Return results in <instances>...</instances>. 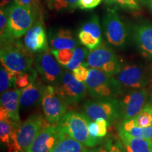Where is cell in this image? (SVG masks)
<instances>
[{"label":"cell","instance_id":"74e56055","mask_svg":"<svg viewBox=\"0 0 152 152\" xmlns=\"http://www.w3.org/2000/svg\"><path fill=\"white\" fill-rule=\"evenodd\" d=\"M14 1L15 3L18 4L31 7L37 11L38 0H14Z\"/></svg>","mask_w":152,"mask_h":152},{"label":"cell","instance_id":"44dd1931","mask_svg":"<svg viewBox=\"0 0 152 152\" xmlns=\"http://www.w3.org/2000/svg\"><path fill=\"white\" fill-rule=\"evenodd\" d=\"M87 147L61 131L60 137L51 152H88Z\"/></svg>","mask_w":152,"mask_h":152},{"label":"cell","instance_id":"4316f807","mask_svg":"<svg viewBox=\"0 0 152 152\" xmlns=\"http://www.w3.org/2000/svg\"><path fill=\"white\" fill-rule=\"evenodd\" d=\"M77 37L80 42L90 50L96 49L99 46L102 41V39H98L91 33L83 30H80Z\"/></svg>","mask_w":152,"mask_h":152},{"label":"cell","instance_id":"60d3db41","mask_svg":"<svg viewBox=\"0 0 152 152\" xmlns=\"http://www.w3.org/2000/svg\"><path fill=\"white\" fill-rule=\"evenodd\" d=\"M88 152H109V150L107 149L105 142L104 144L99 146V147H93V149L89 150Z\"/></svg>","mask_w":152,"mask_h":152},{"label":"cell","instance_id":"7c38bea8","mask_svg":"<svg viewBox=\"0 0 152 152\" xmlns=\"http://www.w3.org/2000/svg\"><path fill=\"white\" fill-rule=\"evenodd\" d=\"M54 87L57 93L68 104L79 103L85 97L87 92L85 83L77 80L69 71H64Z\"/></svg>","mask_w":152,"mask_h":152},{"label":"cell","instance_id":"9c48e42d","mask_svg":"<svg viewBox=\"0 0 152 152\" xmlns=\"http://www.w3.org/2000/svg\"><path fill=\"white\" fill-rule=\"evenodd\" d=\"M83 111L92 121L103 118L107 121L109 125L120 118L118 99L87 101L83 104Z\"/></svg>","mask_w":152,"mask_h":152},{"label":"cell","instance_id":"f6af8a7d","mask_svg":"<svg viewBox=\"0 0 152 152\" xmlns=\"http://www.w3.org/2000/svg\"><path fill=\"white\" fill-rule=\"evenodd\" d=\"M151 104H152V95H151Z\"/></svg>","mask_w":152,"mask_h":152},{"label":"cell","instance_id":"d6a6232c","mask_svg":"<svg viewBox=\"0 0 152 152\" xmlns=\"http://www.w3.org/2000/svg\"><path fill=\"white\" fill-rule=\"evenodd\" d=\"M127 132L135 137L146 138L152 140V125L147 128H140L134 126Z\"/></svg>","mask_w":152,"mask_h":152},{"label":"cell","instance_id":"2e32d148","mask_svg":"<svg viewBox=\"0 0 152 152\" xmlns=\"http://www.w3.org/2000/svg\"><path fill=\"white\" fill-rule=\"evenodd\" d=\"M132 37L139 52L148 60H152V24L144 23L135 25Z\"/></svg>","mask_w":152,"mask_h":152},{"label":"cell","instance_id":"52a82bcc","mask_svg":"<svg viewBox=\"0 0 152 152\" xmlns=\"http://www.w3.org/2000/svg\"><path fill=\"white\" fill-rule=\"evenodd\" d=\"M86 60L89 67L99 69L111 76L118 73L123 66L113 49L103 42L88 52Z\"/></svg>","mask_w":152,"mask_h":152},{"label":"cell","instance_id":"f546056e","mask_svg":"<svg viewBox=\"0 0 152 152\" xmlns=\"http://www.w3.org/2000/svg\"><path fill=\"white\" fill-rule=\"evenodd\" d=\"M16 75L7 71L2 65L0 68V92H5L9 87L14 85Z\"/></svg>","mask_w":152,"mask_h":152},{"label":"cell","instance_id":"5b68a950","mask_svg":"<svg viewBox=\"0 0 152 152\" xmlns=\"http://www.w3.org/2000/svg\"><path fill=\"white\" fill-rule=\"evenodd\" d=\"M85 84L87 92L95 99H117L123 94L113 76L96 68H90Z\"/></svg>","mask_w":152,"mask_h":152},{"label":"cell","instance_id":"1f68e13d","mask_svg":"<svg viewBox=\"0 0 152 152\" xmlns=\"http://www.w3.org/2000/svg\"><path fill=\"white\" fill-rule=\"evenodd\" d=\"M105 144L109 152H126L122 142L114 136L108 137Z\"/></svg>","mask_w":152,"mask_h":152},{"label":"cell","instance_id":"d4e9b609","mask_svg":"<svg viewBox=\"0 0 152 152\" xmlns=\"http://www.w3.org/2000/svg\"><path fill=\"white\" fill-rule=\"evenodd\" d=\"M88 50L87 47H83L80 46H77L73 49V56L72 58L71 61L67 66L66 68L68 71H73L76 68H77L84 62L85 58H87V54H88Z\"/></svg>","mask_w":152,"mask_h":152},{"label":"cell","instance_id":"b9f144b4","mask_svg":"<svg viewBox=\"0 0 152 152\" xmlns=\"http://www.w3.org/2000/svg\"><path fill=\"white\" fill-rule=\"evenodd\" d=\"M11 1H12V0H1V4H0L1 8H4L5 6L8 5Z\"/></svg>","mask_w":152,"mask_h":152},{"label":"cell","instance_id":"9a60e30c","mask_svg":"<svg viewBox=\"0 0 152 152\" xmlns=\"http://www.w3.org/2000/svg\"><path fill=\"white\" fill-rule=\"evenodd\" d=\"M61 132L57 124L48 125L37 134L28 152H51L58 142Z\"/></svg>","mask_w":152,"mask_h":152},{"label":"cell","instance_id":"83f0119b","mask_svg":"<svg viewBox=\"0 0 152 152\" xmlns=\"http://www.w3.org/2000/svg\"><path fill=\"white\" fill-rule=\"evenodd\" d=\"M88 32L98 39H102V30L99 24V20L97 16L93 15L90 19L82 26L81 29Z\"/></svg>","mask_w":152,"mask_h":152},{"label":"cell","instance_id":"8fae6325","mask_svg":"<svg viewBox=\"0 0 152 152\" xmlns=\"http://www.w3.org/2000/svg\"><path fill=\"white\" fill-rule=\"evenodd\" d=\"M118 99L120 118L124 120L137 115L147 104L149 90L146 87L127 91Z\"/></svg>","mask_w":152,"mask_h":152},{"label":"cell","instance_id":"836d02e7","mask_svg":"<svg viewBox=\"0 0 152 152\" xmlns=\"http://www.w3.org/2000/svg\"><path fill=\"white\" fill-rule=\"evenodd\" d=\"M88 66H89L87 64V62L83 63L82 65L72 71V73L77 80L85 83L88 77L89 74H90V68H87Z\"/></svg>","mask_w":152,"mask_h":152},{"label":"cell","instance_id":"ee69618b","mask_svg":"<svg viewBox=\"0 0 152 152\" xmlns=\"http://www.w3.org/2000/svg\"><path fill=\"white\" fill-rule=\"evenodd\" d=\"M149 4L151 7V9H152V0H149Z\"/></svg>","mask_w":152,"mask_h":152},{"label":"cell","instance_id":"f1b7e54d","mask_svg":"<svg viewBox=\"0 0 152 152\" xmlns=\"http://www.w3.org/2000/svg\"><path fill=\"white\" fill-rule=\"evenodd\" d=\"M50 52L58 64L64 68L69 64L73 56V49H52Z\"/></svg>","mask_w":152,"mask_h":152},{"label":"cell","instance_id":"8992f818","mask_svg":"<svg viewBox=\"0 0 152 152\" xmlns=\"http://www.w3.org/2000/svg\"><path fill=\"white\" fill-rule=\"evenodd\" d=\"M7 8L9 35L13 39H18L26 34L35 23L37 11L31 7L15 2Z\"/></svg>","mask_w":152,"mask_h":152},{"label":"cell","instance_id":"5bb4252c","mask_svg":"<svg viewBox=\"0 0 152 152\" xmlns=\"http://www.w3.org/2000/svg\"><path fill=\"white\" fill-rule=\"evenodd\" d=\"M24 46L31 54H39L49 49L48 36L42 21L35 22L26 33Z\"/></svg>","mask_w":152,"mask_h":152},{"label":"cell","instance_id":"ba28073f","mask_svg":"<svg viewBox=\"0 0 152 152\" xmlns=\"http://www.w3.org/2000/svg\"><path fill=\"white\" fill-rule=\"evenodd\" d=\"M40 103L45 119L50 124H58L67 112L68 104L57 93L54 85H45Z\"/></svg>","mask_w":152,"mask_h":152},{"label":"cell","instance_id":"d6986e66","mask_svg":"<svg viewBox=\"0 0 152 152\" xmlns=\"http://www.w3.org/2000/svg\"><path fill=\"white\" fill-rule=\"evenodd\" d=\"M45 86L41 81L36 80L22 89L20 97V106L22 107H30L40 103Z\"/></svg>","mask_w":152,"mask_h":152},{"label":"cell","instance_id":"e0dca14e","mask_svg":"<svg viewBox=\"0 0 152 152\" xmlns=\"http://www.w3.org/2000/svg\"><path fill=\"white\" fill-rule=\"evenodd\" d=\"M118 133L126 152H152V140L133 137L118 127Z\"/></svg>","mask_w":152,"mask_h":152},{"label":"cell","instance_id":"ab89813d","mask_svg":"<svg viewBox=\"0 0 152 152\" xmlns=\"http://www.w3.org/2000/svg\"><path fill=\"white\" fill-rule=\"evenodd\" d=\"M11 118L10 115H9L8 111L4 108L3 106H1L0 108V121H4V120H8Z\"/></svg>","mask_w":152,"mask_h":152},{"label":"cell","instance_id":"3957f363","mask_svg":"<svg viewBox=\"0 0 152 152\" xmlns=\"http://www.w3.org/2000/svg\"><path fill=\"white\" fill-rule=\"evenodd\" d=\"M90 121L85 113L70 111L66 112L57 125L61 130L85 147L93 148L103 142V140L91 136L88 128Z\"/></svg>","mask_w":152,"mask_h":152},{"label":"cell","instance_id":"f35d334b","mask_svg":"<svg viewBox=\"0 0 152 152\" xmlns=\"http://www.w3.org/2000/svg\"><path fill=\"white\" fill-rule=\"evenodd\" d=\"M88 128H89V132H90V134H91V136L93 137L94 138L101 139L99 137L98 128H97V125H96V121L90 120V122H89ZM102 140H103V139H102Z\"/></svg>","mask_w":152,"mask_h":152},{"label":"cell","instance_id":"6da1fadb","mask_svg":"<svg viewBox=\"0 0 152 152\" xmlns=\"http://www.w3.org/2000/svg\"><path fill=\"white\" fill-rule=\"evenodd\" d=\"M49 125L41 115H33L23 123H17L11 133L9 152H28L37 134Z\"/></svg>","mask_w":152,"mask_h":152},{"label":"cell","instance_id":"7402d4cb","mask_svg":"<svg viewBox=\"0 0 152 152\" xmlns=\"http://www.w3.org/2000/svg\"><path fill=\"white\" fill-rule=\"evenodd\" d=\"M36 70L31 68L28 71L17 74L14 80V87L18 90H22L28 86L37 78V73Z\"/></svg>","mask_w":152,"mask_h":152},{"label":"cell","instance_id":"ac0fdd59","mask_svg":"<svg viewBox=\"0 0 152 152\" xmlns=\"http://www.w3.org/2000/svg\"><path fill=\"white\" fill-rule=\"evenodd\" d=\"M49 42L52 49H74L79 45L70 30L65 28L51 31L49 35Z\"/></svg>","mask_w":152,"mask_h":152},{"label":"cell","instance_id":"277c9868","mask_svg":"<svg viewBox=\"0 0 152 152\" xmlns=\"http://www.w3.org/2000/svg\"><path fill=\"white\" fill-rule=\"evenodd\" d=\"M123 94L131 90H137L152 84V64H127L113 75Z\"/></svg>","mask_w":152,"mask_h":152},{"label":"cell","instance_id":"484cf974","mask_svg":"<svg viewBox=\"0 0 152 152\" xmlns=\"http://www.w3.org/2000/svg\"><path fill=\"white\" fill-rule=\"evenodd\" d=\"M0 37L1 42L12 39L9 33L8 8H1L0 10Z\"/></svg>","mask_w":152,"mask_h":152},{"label":"cell","instance_id":"8d00e7d4","mask_svg":"<svg viewBox=\"0 0 152 152\" xmlns=\"http://www.w3.org/2000/svg\"><path fill=\"white\" fill-rule=\"evenodd\" d=\"M96 125L98 128V134L99 137L101 139H104L107 134V128L109 125V123L107 121L103 118H100L96 120Z\"/></svg>","mask_w":152,"mask_h":152},{"label":"cell","instance_id":"30bf717a","mask_svg":"<svg viewBox=\"0 0 152 152\" xmlns=\"http://www.w3.org/2000/svg\"><path fill=\"white\" fill-rule=\"evenodd\" d=\"M104 33L106 40L112 46L121 48L128 42L129 32L117 11L111 9L104 17Z\"/></svg>","mask_w":152,"mask_h":152},{"label":"cell","instance_id":"ffe728a7","mask_svg":"<svg viewBox=\"0 0 152 152\" xmlns=\"http://www.w3.org/2000/svg\"><path fill=\"white\" fill-rule=\"evenodd\" d=\"M20 93L21 90L15 89L6 91L1 95V106L8 111L11 119L16 122H20L19 117Z\"/></svg>","mask_w":152,"mask_h":152},{"label":"cell","instance_id":"4dcf8cb0","mask_svg":"<svg viewBox=\"0 0 152 152\" xmlns=\"http://www.w3.org/2000/svg\"><path fill=\"white\" fill-rule=\"evenodd\" d=\"M79 0H47V6L50 9L59 11L66 9L77 8Z\"/></svg>","mask_w":152,"mask_h":152},{"label":"cell","instance_id":"7bdbcfd3","mask_svg":"<svg viewBox=\"0 0 152 152\" xmlns=\"http://www.w3.org/2000/svg\"><path fill=\"white\" fill-rule=\"evenodd\" d=\"M137 1H139V3H140V4L142 5H145L149 3V0H137Z\"/></svg>","mask_w":152,"mask_h":152},{"label":"cell","instance_id":"603a6c76","mask_svg":"<svg viewBox=\"0 0 152 152\" xmlns=\"http://www.w3.org/2000/svg\"><path fill=\"white\" fill-rule=\"evenodd\" d=\"M134 119L136 126L140 128H147L152 125V104L147 103Z\"/></svg>","mask_w":152,"mask_h":152},{"label":"cell","instance_id":"cb8c5ba5","mask_svg":"<svg viewBox=\"0 0 152 152\" xmlns=\"http://www.w3.org/2000/svg\"><path fill=\"white\" fill-rule=\"evenodd\" d=\"M20 122H16L12 119L0 121V139L3 144H7V147L10 145L11 142V133L14 125Z\"/></svg>","mask_w":152,"mask_h":152},{"label":"cell","instance_id":"d590c367","mask_svg":"<svg viewBox=\"0 0 152 152\" xmlns=\"http://www.w3.org/2000/svg\"><path fill=\"white\" fill-rule=\"evenodd\" d=\"M102 0H79L77 7L82 9H92L96 7Z\"/></svg>","mask_w":152,"mask_h":152},{"label":"cell","instance_id":"4fadbf2b","mask_svg":"<svg viewBox=\"0 0 152 152\" xmlns=\"http://www.w3.org/2000/svg\"><path fill=\"white\" fill-rule=\"evenodd\" d=\"M54 57L50 50L47 49L37 54L35 61L36 70L43 80L54 86L59 81L64 71Z\"/></svg>","mask_w":152,"mask_h":152},{"label":"cell","instance_id":"e575fe53","mask_svg":"<svg viewBox=\"0 0 152 152\" xmlns=\"http://www.w3.org/2000/svg\"><path fill=\"white\" fill-rule=\"evenodd\" d=\"M109 2H115L121 7L131 9V10H140V4L137 0H109Z\"/></svg>","mask_w":152,"mask_h":152},{"label":"cell","instance_id":"7a4b0ae2","mask_svg":"<svg viewBox=\"0 0 152 152\" xmlns=\"http://www.w3.org/2000/svg\"><path fill=\"white\" fill-rule=\"evenodd\" d=\"M0 59L1 65L16 75L33 68L34 61L31 53L16 39L1 42Z\"/></svg>","mask_w":152,"mask_h":152}]
</instances>
